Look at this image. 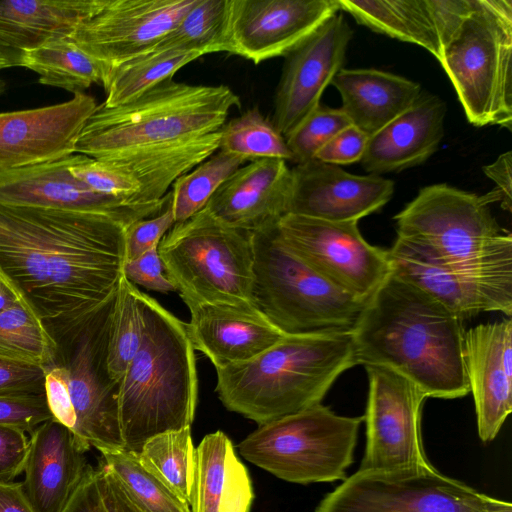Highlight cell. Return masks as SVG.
I'll return each instance as SVG.
<instances>
[{"mask_svg":"<svg viewBox=\"0 0 512 512\" xmlns=\"http://www.w3.org/2000/svg\"><path fill=\"white\" fill-rule=\"evenodd\" d=\"M125 228L101 214L0 203V277L63 355L115 297Z\"/></svg>","mask_w":512,"mask_h":512,"instance_id":"6da1fadb","label":"cell"},{"mask_svg":"<svg viewBox=\"0 0 512 512\" xmlns=\"http://www.w3.org/2000/svg\"><path fill=\"white\" fill-rule=\"evenodd\" d=\"M463 322L427 292L391 272L367 299L351 331L357 364L390 368L427 398L466 396L470 390Z\"/></svg>","mask_w":512,"mask_h":512,"instance_id":"7a4b0ae2","label":"cell"},{"mask_svg":"<svg viewBox=\"0 0 512 512\" xmlns=\"http://www.w3.org/2000/svg\"><path fill=\"white\" fill-rule=\"evenodd\" d=\"M239 97L226 85L168 79L131 102L98 105L75 153L115 163L164 154L219 131Z\"/></svg>","mask_w":512,"mask_h":512,"instance_id":"3957f363","label":"cell"},{"mask_svg":"<svg viewBox=\"0 0 512 512\" xmlns=\"http://www.w3.org/2000/svg\"><path fill=\"white\" fill-rule=\"evenodd\" d=\"M142 302L141 343L117 394L124 450L134 453L155 435L190 427L198 395L186 324L143 292Z\"/></svg>","mask_w":512,"mask_h":512,"instance_id":"277c9868","label":"cell"},{"mask_svg":"<svg viewBox=\"0 0 512 512\" xmlns=\"http://www.w3.org/2000/svg\"><path fill=\"white\" fill-rule=\"evenodd\" d=\"M355 365L351 331L287 334L247 362L216 369L215 390L226 409L262 425L320 404Z\"/></svg>","mask_w":512,"mask_h":512,"instance_id":"5b68a950","label":"cell"},{"mask_svg":"<svg viewBox=\"0 0 512 512\" xmlns=\"http://www.w3.org/2000/svg\"><path fill=\"white\" fill-rule=\"evenodd\" d=\"M276 224L252 232L254 305L285 334L352 331L367 300L306 265L280 239Z\"/></svg>","mask_w":512,"mask_h":512,"instance_id":"8992f818","label":"cell"},{"mask_svg":"<svg viewBox=\"0 0 512 512\" xmlns=\"http://www.w3.org/2000/svg\"><path fill=\"white\" fill-rule=\"evenodd\" d=\"M512 0H474L439 63L476 127L512 128Z\"/></svg>","mask_w":512,"mask_h":512,"instance_id":"52a82bcc","label":"cell"},{"mask_svg":"<svg viewBox=\"0 0 512 512\" xmlns=\"http://www.w3.org/2000/svg\"><path fill=\"white\" fill-rule=\"evenodd\" d=\"M158 252L188 309L203 303L254 304L252 232L224 224L204 207L175 223Z\"/></svg>","mask_w":512,"mask_h":512,"instance_id":"ba28073f","label":"cell"},{"mask_svg":"<svg viewBox=\"0 0 512 512\" xmlns=\"http://www.w3.org/2000/svg\"><path fill=\"white\" fill-rule=\"evenodd\" d=\"M363 421L320 403L259 425L238 449L248 462L288 482L344 481Z\"/></svg>","mask_w":512,"mask_h":512,"instance_id":"9c48e42d","label":"cell"},{"mask_svg":"<svg viewBox=\"0 0 512 512\" xmlns=\"http://www.w3.org/2000/svg\"><path fill=\"white\" fill-rule=\"evenodd\" d=\"M397 239L443 264H471L512 254L511 233L482 196L447 184L426 186L394 216Z\"/></svg>","mask_w":512,"mask_h":512,"instance_id":"30bf717a","label":"cell"},{"mask_svg":"<svg viewBox=\"0 0 512 512\" xmlns=\"http://www.w3.org/2000/svg\"><path fill=\"white\" fill-rule=\"evenodd\" d=\"M314 512H512V505L434 467L358 469L326 494Z\"/></svg>","mask_w":512,"mask_h":512,"instance_id":"8fae6325","label":"cell"},{"mask_svg":"<svg viewBox=\"0 0 512 512\" xmlns=\"http://www.w3.org/2000/svg\"><path fill=\"white\" fill-rule=\"evenodd\" d=\"M280 239L306 265L343 292L366 301L391 274L387 249L368 243L358 222L286 214Z\"/></svg>","mask_w":512,"mask_h":512,"instance_id":"7c38bea8","label":"cell"},{"mask_svg":"<svg viewBox=\"0 0 512 512\" xmlns=\"http://www.w3.org/2000/svg\"><path fill=\"white\" fill-rule=\"evenodd\" d=\"M364 367L369 388L363 416L366 445L359 470L432 468L421 436L424 392L390 368Z\"/></svg>","mask_w":512,"mask_h":512,"instance_id":"4fadbf2b","label":"cell"},{"mask_svg":"<svg viewBox=\"0 0 512 512\" xmlns=\"http://www.w3.org/2000/svg\"><path fill=\"white\" fill-rule=\"evenodd\" d=\"M392 273L421 288L462 320L482 312L512 315V254L471 264L436 262L396 238Z\"/></svg>","mask_w":512,"mask_h":512,"instance_id":"5bb4252c","label":"cell"},{"mask_svg":"<svg viewBox=\"0 0 512 512\" xmlns=\"http://www.w3.org/2000/svg\"><path fill=\"white\" fill-rule=\"evenodd\" d=\"M110 307L82 332L64 356L76 418L71 432L87 451L95 448L101 454L124 450L117 402L119 384L110 378L105 360Z\"/></svg>","mask_w":512,"mask_h":512,"instance_id":"9a60e30c","label":"cell"},{"mask_svg":"<svg viewBox=\"0 0 512 512\" xmlns=\"http://www.w3.org/2000/svg\"><path fill=\"white\" fill-rule=\"evenodd\" d=\"M75 155L0 171V203L101 214L125 227L158 215L168 204L171 192L156 202L132 203L90 189L70 172Z\"/></svg>","mask_w":512,"mask_h":512,"instance_id":"2e32d148","label":"cell"},{"mask_svg":"<svg viewBox=\"0 0 512 512\" xmlns=\"http://www.w3.org/2000/svg\"><path fill=\"white\" fill-rule=\"evenodd\" d=\"M339 10L337 0H228V52L255 64L286 56Z\"/></svg>","mask_w":512,"mask_h":512,"instance_id":"e0dca14e","label":"cell"},{"mask_svg":"<svg viewBox=\"0 0 512 512\" xmlns=\"http://www.w3.org/2000/svg\"><path fill=\"white\" fill-rule=\"evenodd\" d=\"M198 0H107L71 36L107 68L149 52Z\"/></svg>","mask_w":512,"mask_h":512,"instance_id":"ac0fdd59","label":"cell"},{"mask_svg":"<svg viewBox=\"0 0 512 512\" xmlns=\"http://www.w3.org/2000/svg\"><path fill=\"white\" fill-rule=\"evenodd\" d=\"M352 36L337 13L286 55L271 121L284 138L320 105L323 91L342 69Z\"/></svg>","mask_w":512,"mask_h":512,"instance_id":"d6986e66","label":"cell"},{"mask_svg":"<svg viewBox=\"0 0 512 512\" xmlns=\"http://www.w3.org/2000/svg\"><path fill=\"white\" fill-rule=\"evenodd\" d=\"M94 97L0 113V171L54 161L75 153L76 142L97 108Z\"/></svg>","mask_w":512,"mask_h":512,"instance_id":"ffe728a7","label":"cell"},{"mask_svg":"<svg viewBox=\"0 0 512 512\" xmlns=\"http://www.w3.org/2000/svg\"><path fill=\"white\" fill-rule=\"evenodd\" d=\"M292 171L287 214L335 222H358L393 196L394 182L379 175H355L313 159Z\"/></svg>","mask_w":512,"mask_h":512,"instance_id":"44dd1931","label":"cell"},{"mask_svg":"<svg viewBox=\"0 0 512 512\" xmlns=\"http://www.w3.org/2000/svg\"><path fill=\"white\" fill-rule=\"evenodd\" d=\"M464 359L478 435L483 442H489L512 411L511 318L465 331Z\"/></svg>","mask_w":512,"mask_h":512,"instance_id":"7402d4cb","label":"cell"},{"mask_svg":"<svg viewBox=\"0 0 512 512\" xmlns=\"http://www.w3.org/2000/svg\"><path fill=\"white\" fill-rule=\"evenodd\" d=\"M361 25L418 45L438 61L474 0H337Z\"/></svg>","mask_w":512,"mask_h":512,"instance_id":"603a6c76","label":"cell"},{"mask_svg":"<svg viewBox=\"0 0 512 512\" xmlns=\"http://www.w3.org/2000/svg\"><path fill=\"white\" fill-rule=\"evenodd\" d=\"M291 189L292 171L285 160L257 159L238 168L205 208L226 225L255 232L288 213Z\"/></svg>","mask_w":512,"mask_h":512,"instance_id":"cb8c5ba5","label":"cell"},{"mask_svg":"<svg viewBox=\"0 0 512 512\" xmlns=\"http://www.w3.org/2000/svg\"><path fill=\"white\" fill-rule=\"evenodd\" d=\"M189 311L192 346L216 369L247 362L287 335L254 304L203 303Z\"/></svg>","mask_w":512,"mask_h":512,"instance_id":"d4e9b609","label":"cell"},{"mask_svg":"<svg viewBox=\"0 0 512 512\" xmlns=\"http://www.w3.org/2000/svg\"><path fill=\"white\" fill-rule=\"evenodd\" d=\"M86 452L54 418L30 434L22 484L37 512H62L89 465Z\"/></svg>","mask_w":512,"mask_h":512,"instance_id":"484cf974","label":"cell"},{"mask_svg":"<svg viewBox=\"0 0 512 512\" xmlns=\"http://www.w3.org/2000/svg\"><path fill=\"white\" fill-rule=\"evenodd\" d=\"M445 115L439 97L421 92L406 111L368 138L361 159L364 169L379 175L422 164L440 145Z\"/></svg>","mask_w":512,"mask_h":512,"instance_id":"4316f807","label":"cell"},{"mask_svg":"<svg viewBox=\"0 0 512 512\" xmlns=\"http://www.w3.org/2000/svg\"><path fill=\"white\" fill-rule=\"evenodd\" d=\"M331 84L340 93L341 109L351 124L368 137L406 111L421 93L418 83L371 68H342Z\"/></svg>","mask_w":512,"mask_h":512,"instance_id":"83f0119b","label":"cell"},{"mask_svg":"<svg viewBox=\"0 0 512 512\" xmlns=\"http://www.w3.org/2000/svg\"><path fill=\"white\" fill-rule=\"evenodd\" d=\"M107 0L0 1V39L22 52L71 37Z\"/></svg>","mask_w":512,"mask_h":512,"instance_id":"f1b7e54d","label":"cell"},{"mask_svg":"<svg viewBox=\"0 0 512 512\" xmlns=\"http://www.w3.org/2000/svg\"><path fill=\"white\" fill-rule=\"evenodd\" d=\"M22 67L39 75V83L84 93L92 84L104 81L107 67L98 62L71 37L55 38L44 45L23 52Z\"/></svg>","mask_w":512,"mask_h":512,"instance_id":"f546056e","label":"cell"},{"mask_svg":"<svg viewBox=\"0 0 512 512\" xmlns=\"http://www.w3.org/2000/svg\"><path fill=\"white\" fill-rule=\"evenodd\" d=\"M201 56L196 51H149L110 66L102 83L106 99L101 105L116 107L131 102Z\"/></svg>","mask_w":512,"mask_h":512,"instance_id":"4dcf8cb0","label":"cell"},{"mask_svg":"<svg viewBox=\"0 0 512 512\" xmlns=\"http://www.w3.org/2000/svg\"><path fill=\"white\" fill-rule=\"evenodd\" d=\"M0 357L39 366L46 371L64 363L57 341L21 300L0 313Z\"/></svg>","mask_w":512,"mask_h":512,"instance_id":"1f68e13d","label":"cell"},{"mask_svg":"<svg viewBox=\"0 0 512 512\" xmlns=\"http://www.w3.org/2000/svg\"><path fill=\"white\" fill-rule=\"evenodd\" d=\"M136 455L150 473L190 507L195 469L190 427L149 438Z\"/></svg>","mask_w":512,"mask_h":512,"instance_id":"d6a6232c","label":"cell"},{"mask_svg":"<svg viewBox=\"0 0 512 512\" xmlns=\"http://www.w3.org/2000/svg\"><path fill=\"white\" fill-rule=\"evenodd\" d=\"M144 329L142 292L124 276L110 307L105 360L110 378L119 384L137 353Z\"/></svg>","mask_w":512,"mask_h":512,"instance_id":"836d02e7","label":"cell"},{"mask_svg":"<svg viewBox=\"0 0 512 512\" xmlns=\"http://www.w3.org/2000/svg\"><path fill=\"white\" fill-rule=\"evenodd\" d=\"M228 52V0H198L150 51Z\"/></svg>","mask_w":512,"mask_h":512,"instance_id":"e575fe53","label":"cell"},{"mask_svg":"<svg viewBox=\"0 0 512 512\" xmlns=\"http://www.w3.org/2000/svg\"><path fill=\"white\" fill-rule=\"evenodd\" d=\"M247 161L218 150L173 183L170 205L175 223L201 211L217 189Z\"/></svg>","mask_w":512,"mask_h":512,"instance_id":"d590c367","label":"cell"},{"mask_svg":"<svg viewBox=\"0 0 512 512\" xmlns=\"http://www.w3.org/2000/svg\"><path fill=\"white\" fill-rule=\"evenodd\" d=\"M219 150L253 161L275 158L292 161L286 139L258 107L246 110L220 129Z\"/></svg>","mask_w":512,"mask_h":512,"instance_id":"8d00e7d4","label":"cell"},{"mask_svg":"<svg viewBox=\"0 0 512 512\" xmlns=\"http://www.w3.org/2000/svg\"><path fill=\"white\" fill-rule=\"evenodd\" d=\"M100 460L140 512H192L140 463L136 453L125 450L105 453Z\"/></svg>","mask_w":512,"mask_h":512,"instance_id":"74e56055","label":"cell"},{"mask_svg":"<svg viewBox=\"0 0 512 512\" xmlns=\"http://www.w3.org/2000/svg\"><path fill=\"white\" fill-rule=\"evenodd\" d=\"M232 448L230 439L220 430L207 434L195 448L192 512H218Z\"/></svg>","mask_w":512,"mask_h":512,"instance_id":"f35d334b","label":"cell"},{"mask_svg":"<svg viewBox=\"0 0 512 512\" xmlns=\"http://www.w3.org/2000/svg\"><path fill=\"white\" fill-rule=\"evenodd\" d=\"M349 125L341 108L320 104L285 138L292 161L297 165L315 159L319 150Z\"/></svg>","mask_w":512,"mask_h":512,"instance_id":"ab89813d","label":"cell"},{"mask_svg":"<svg viewBox=\"0 0 512 512\" xmlns=\"http://www.w3.org/2000/svg\"><path fill=\"white\" fill-rule=\"evenodd\" d=\"M71 174L90 189L104 195L138 202L140 183L126 169L106 160L76 153Z\"/></svg>","mask_w":512,"mask_h":512,"instance_id":"60d3db41","label":"cell"},{"mask_svg":"<svg viewBox=\"0 0 512 512\" xmlns=\"http://www.w3.org/2000/svg\"><path fill=\"white\" fill-rule=\"evenodd\" d=\"M174 224L175 220L170 200L165 209L158 215L137 220L130 224L125 228L126 260L135 259L150 249L158 247L165 234Z\"/></svg>","mask_w":512,"mask_h":512,"instance_id":"b9f144b4","label":"cell"},{"mask_svg":"<svg viewBox=\"0 0 512 512\" xmlns=\"http://www.w3.org/2000/svg\"><path fill=\"white\" fill-rule=\"evenodd\" d=\"M52 418L45 394L0 396V424L18 427L31 434Z\"/></svg>","mask_w":512,"mask_h":512,"instance_id":"7bdbcfd3","label":"cell"},{"mask_svg":"<svg viewBox=\"0 0 512 512\" xmlns=\"http://www.w3.org/2000/svg\"><path fill=\"white\" fill-rule=\"evenodd\" d=\"M46 370L0 357V396L45 394Z\"/></svg>","mask_w":512,"mask_h":512,"instance_id":"ee69618b","label":"cell"},{"mask_svg":"<svg viewBox=\"0 0 512 512\" xmlns=\"http://www.w3.org/2000/svg\"><path fill=\"white\" fill-rule=\"evenodd\" d=\"M123 276L132 284L148 290L160 293L177 291L175 284L165 271L158 247L150 249L135 259L125 260Z\"/></svg>","mask_w":512,"mask_h":512,"instance_id":"f6af8a7d","label":"cell"},{"mask_svg":"<svg viewBox=\"0 0 512 512\" xmlns=\"http://www.w3.org/2000/svg\"><path fill=\"white\" fill-rule=\"evenodd\" d=\"M254 498L247 468L238 459L234 447L227 460V472L218 512H249Z\"/></svg>","mask_w":512,"mask_h":512,"instance_id":"bcb514c9","label":"cell"},{"mask_svg":"<svg viewBox=\"0 0 512 512\" xmlns=\"http://www.w3.org/2000/svg\"><path fill=\"white\" fill-rule=\"evenodd\" d=\"M44 389L52 418L72 431L76 418L69 389L68 370L64 363L46 371Z\"/></svg>","mask_w":512,"mask_h":512,"instance_id":"7dc6e473","label":"cell"},{"mask_svg":"<svg viewBox=\"0 0 512 512\" xmlns=\"http://www.w3.org/2000/svg\"><path fill=\"white\" fill-rule=\"evenodd\" d=\"M368 138L365 132L351 124L333 136L315 159L337 166L361 161Z\"/></svg>","mask_w":512,"mask_h":512,"instance_id":"c3c4849f","label":"cell"},{"mask_svg":"<svg viewBox=\"0 0 512 512\" xmlns=\"http://www.w3.org/2000/svg\"><path fill=\"white\" fill-rule=\"evenodd\" d=\"M28 449L24 430L0 424V481H14L23 473Z\"/></svg>","mask_w":512,"mask_h":512,"instance_id":"681fc988","label":"cell"},{"mask_svg":"<svg viewBox=\"0 0 512 512\" xmlns=\"http://www.w3.org/2000/svg\"><path fill=\"white\" fill-rule=\"evenodd\" d=\"M62 512H108L100 492L96 467L88 465Z\"/></svg>","mask_w":512,"mask_h":512,"instance_id":"f907efd6","label":"cell"},{"mask_svg":"<svg viewBox=\"0 0 512 512\" xmlns=\"http://www.w3.org/2000/svg\"><path fill=\"white\" fill-rule=\"evenodd\" d=\"M96 470L100 492L108 512H140L119 481L101 460H99Z\"/></svg>","mask_w":512,"mask_h":512,"instance_id":"816d5d0a","label":"cell"},{"mask_svg":"<svg viewBox=\"0 0 512 512\" xmlns=\"http://www.w3.org/2000/svg\"><path fill=\"white\" fill-rule=\"evenodd\" d=\"M512 153L501 154L493 163L483 167L485 175L497 185V193L501 198V206L511 211L512 202Z\"/></svg>","mask_w":512,"mask_h":512,"instance_id":"f5cc1de1","label":"cell"},{"mask_svg":"<svg viewBox=\"0 0 512 512\" xmlns=\"http://www.w3.org/2000/svg\"><path fill=\"white\" fill-rule=\"evenodd\" d=\"M0 512H37L22 482L0 481Z\"/></svg>","mask_w":512,"mask_h":512,"instance_id":"db71d44e","label":"cell"},{"mask_svg":"<svg viewBox=\"0 0 512 512\" xmlns=\"http://www.w3.org/2000/svg\"><path fill=\"white\" fill-rule=\"evenodd\" d=\"M23 52L14 49L0 39V70L22 66Z\"/></svg>","mask_w":512,"mask_h":512,"instance_id":"11a10c76","label":"cell"},{"mask_svg":"<svg viewBox=\"0 0 512 512\" xmlns=\"http://www.w3.org/2000/svg\"><path fill=\"white\" fill-rule=\"evenodd\" d=\"M20 298L15 291L0 277V313L15 304Z\"/></svg>","mask_w":512,"mask_h":512,"instance_id":"9f6ffc18","label":"cell"},{"mask_svg":"<svg viewBox=\"0 0 512 512\" xmlns=\"http://www.w3.org/2000/svg\"><path fill=\"white\" fill-rule=\"evenodd\" d=\"M7 89V83L5 80L0 78V96L6 91Z\"/></svg>","mask_w":512,"mask_h":512,"instance_id":"6f0895ef","label":"cell"}]
</instances>
